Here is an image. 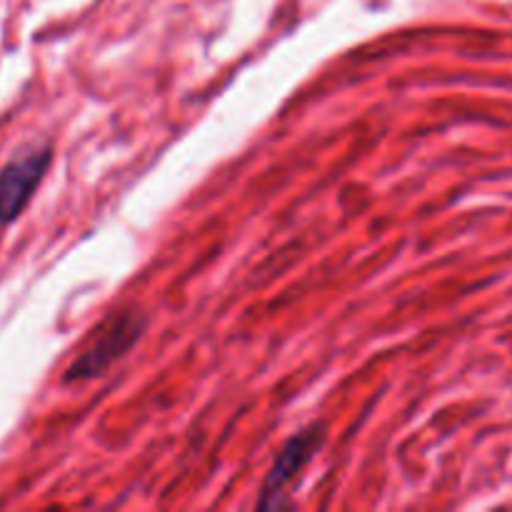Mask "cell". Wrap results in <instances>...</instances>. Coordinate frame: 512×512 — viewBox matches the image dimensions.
I'll return each mask as SVG.
<instances>
[{"label": "cell", "mask_w": 512, "mask_h": 512, "mask_svg": "<svg viewBox=\"0 0 512 512\" xmlns=\"http://www.w3.org/2000/svg\"><path fill=\"white\" fill-rule=\"evenodd\" d=\"M53 163L50 145L20 150L0 168V225H10L23 215L35 190Z\"/></svg>", "instance_id": "7a4b0ae2"}, {"label": "cell", "mask_w": 512, "mask_h": 512, "mask_svg": "<svg viewBox=\"0 0 512 512\" xmlns=\"http://www.w3.org/2000/svg\"><path fill=\"white\" fill-rule=\"evenodd\" d=\"M325 440V428L320 423L310 425V428L300 430L298 435L288 440L283 445V450L275 458L273 468H270L268 478H265L263 490H260L258 508H278L285 503V490L298 480V475L303 473L305 465L315 458V453L320 450Z\"/></svg>", "instance_id": "3957f363"}, {"label": "cell", "mask_w": 512, "mask_h": 512, "mask_svg": "<svg viewBox=\"0 0 512 512\" xmlns=\"http://www.w3.org/2000/svg\"><path fill=\"white\" fill-rule=\"evenodd\" d=\"M145 325H148V320L138 310H120V313L108 315L98 325L88 348L65 368V383H83V380L100 378L110 365H115L125 353L133 350V345L143 338Z\"/></svg>", "instance_id": "6da1fadb"}]
</instances>
